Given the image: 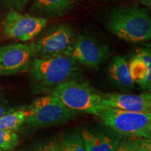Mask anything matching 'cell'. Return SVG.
Listing matches in <instances>:
<instances>
[{
  "label": "cell",
  "instance_id": "cell-1",
  "mask_svg": "<svg viewBox=\"0 0 151 151\" xmlns=\"http://www.w3.org/2000/svg\"><path fill=\"white\" fill-rule=\"evenodd\" d=\"M30 73L39 89L50 91L63 83L77 81L82 75L78 62L66 55L35 58Z\"/></svg>",
  "mask_w": 151,
  "mask_h": 151
},
{
  "label": "cell",
  "instance_id": "cell-2",
  "mask_svg": "<svg viewBox=\"0 0 151 151\" xmlns=\"http://www.w3.org/2000/svg\"><path fill=\"white\" fill-rule=\"evenodd\" d=\"M106 28L113 35L129 42L147 41L151 37L148 11L136 6L113 9L107 18Z\"/></svg>",
  "mask_w": 151,
  "mask_h": 151
},
{
  "label": "cell",
  "instance_id": "cell-3",
  "mask_svg": "<svg viewBox=\"0 0 151 151\" xmlns=\"http://www.w3.org/2000/svg\"><path fill=\"white\" fill-rule=\"evenodd\" d=\"M25 109L27 115L24 123L34 129L65 124L81 113L52 94L37 98Z\"/></svg>",
  "mask_w": 151,
  "mask_h": 151
},
{
  "label": "cell",
  "instance_id": "cell-4",
  "mask_svg": "<svg viewBox=\"0 0 151 151\" xmlns=\"http://www.w3.org/2000/svg\"><path fill=\"white\" fill-rule=\"evenodd\" d=\"M50 94L73 110L97 117L106 108L102 103L100 92L94 90L86 82L73 81L63 83L50 90Z\"/></svg>",
  "mask_w": 151,
  "mask_h": 151
},
{
  "label": "cell",
  "instance_id": "cell-5",
  "mask_svg": "<svg viewBox=\"0 0 151 151\" xmlns=\"http://www.w3.org/2000/svg\"><path fill=\"white\" fill-rule=\"evenodd\" d=\"M99 118L121 136L150 139L151 113L132 112L106 106Z\"/></svg>",
  "mask_w": 151,
  "mask_h": 151
},
{
  "label": "cell",
  "instance_id": "cell-6",
  "mask_svg": "<svg viewBox=\"0 0 151 151\" xmlns=\"http://www.w3.org/2000/svg\"><path fill=\"white\" fill-rule=\"evenodd\" d=\"M74 29L66 23L43 29L29 43L35 58L64 55L76 39Z\"/></svg>",
  "mask_w": 151,
  "mask_h": 151
},
{
  "label": "cell",
  "instance_id": "cell-7",
  "mask_svg": "<svg viewBox=\"0 0 151 151\" xmlns=\"http://www.w3.org/2000/svg\"><path fill=\"white\" fill-rule=\"evenodd\" d=\"M48 18L11 10L2 22L4 35L20 41L32 40L46 27Z\"/></svg>",
  "mask_w": 151,
  "mask_h": 151
},
{
  "label": "cell",
  "instance_id": "cell-8",
  "mask_svg": "<svg viewBox=\"0 0 151 151\" xmlns=\"http://www.w3.org/2000/svg\"><path fill=\"white\" fill-rule=\"evenodd\" d=\"M109 54V47L99 43L91 36L79 35L64 55L71 57L79 64L98 69L106 60Z\"/></svg>",
  "mask_w": 151,
  "mask_h": 151
},
{
  "label": "cell",
  "instance_id": "cell-9",
  "mask_svg": "<svg viewBox=\"0 0 151 151\" xmlns=\"http://www.w3.org/2000/svg\"><path fill=\"white\" fill-rule=\"evenodd\" d=\"M34 59L29 44L18 43L0 46V76L29 70Z\"/></svg>",
  "mask_w": 151,
  "mask_h": 151
},
{
  "label": "cell",
  "instance_id": "cell-10",
  "mask_svg": "<svg viewBox=\"0 0 151 151\" xmlns=\"http://www.w3.org/2000/svg\"><path fill=\"white\" fill-rule=\"evenodd\" d=\"M102 103L106 106L121 110L151 113V94H130L100 92Z\"/></svg>",
  "mask_w": 151,
  "mask_h": 151
},
{
  "label": "cell",
  "instance_id": "cell-11",
  "mask_svg": "<svg viewBox=\"0 0 151 151\" xmlns=\"http://www.w3.org/2000/svg\"><path fill=\"white\" fill-rule=\"evenodd\" d=\"M81 136L86 151H113L121 135L109 130L83 129Z\"/></svg>",
  "mask_w": 151,
  "mask_h": 151
},
{
  "label": "cell",
  "instance_id": "cell-12",
  "mask_svg": "<svg viewBox=\"0 0 151 151\" xmlns=\"http://www.w3.org/2000/svg\"><path fill=\"white\" fill-rule=\"evenodd\" d=\"M76 0H34L31 12L36 16L53 18L62 16L70 11Z\"/></svg>",
  "mask_w": 151,
  "mask_h": 151
},
{
  "label": "cell",
  "instance_id": "cell-13",
  "mask_svg": "<svg viewBox=\"0 0 151 151\" xmlns=\"http://www.w3.org/2000/svg\"><path fill=\"white\" fill-rule=\"evenodd\" d=\"M111 78L116 83L125 88L134 87V81L130 76L128 63L122 56H116L113 58L109 67Z\"/></svg>",
  "mask_w": 151,
  "mask_h": 151
},
{
  "label": "cell",
  "instance_id": "cell-14",
  "mask_svg": "<svg viewBox=\"0 0 151 151\" xmlns=\"http://www.w3.org/2000/svg\"><path fill=\"white\" fill-rule=\"evenodd\" d=\"M27 115V109L24 108L17 109L0 116V129L18 131L25 122Z\"/></svg>",
  "mask_w": 151,
  "mask_h": 151
},
{
  "label": "cell",
  "instance_id": "cell-15",
  "mask_svg": "<svg viewBox=\"0 0 151 151\" xmlns=\"http://www.w3.org/2000/svg\"><path fill=\"white\" fill-rule=\"evenodd\" d=\"M58 141L61 151H86L81 134L76 132L65 134Z\"/></svg>",
  "mask_w": 151,
  "mask_h": 151
},
{
  "label": "cell",
  "instance_id": "cell-16",
  "mask_svg": "<svg viewBox=\"0 0 151 151\" xmlns=\"http://www.w3.org/2000/svg\"><path fill=\"white\" fill-rule=\"evenodd\" d=\"M128 68L130 76L134 82L139 83L141 80L144 78L145 75L148 69H151V67H147L146 64L140 58L134 55L130 59Z\"/></svg>",
  "mask_w": 151,
  "mask_h": 151
},
{
  "label": "cell",
  "instance_id": "cell-17",
  "mask_svg": "<svg viewBox=\"0 0 151 151\" xmlns=\"http://www.w3.org/2000/svg\"><path fill=\"white\" fill-rule=\"evenodd\" d=\"M19 143V136L16 132L0 129V149L10 151L14 150Z\"/></svg>",
  "mask_w": 151,
  "mask_h": 151
},
{
  "label": "cell",
  "instance_id": "cell-18",
  "mask_svg": "<svg viewBox=\"0 0 151 151\" xmlns=\"http://www.w3.org/2000/svg\"><path fill=\"white\" fill-rule=\"evenodd\" d=\"M21 151H61L58 141L55 139L32 143Z\"/></svg>",
  "mask_w": 151,
  "mask_h": 151
},
{
  "label": "cell",
  "instance_id": "cell-19",
  "mask_svg": "<svg viewBox=\"0 0 151 151\" xmlns=\"http://www.w3.org/2000/svg\"><path fill=\"white\" fill-rule=\"evenodd\" d=\"M140 138L121 136L118 144L113 151H134Z\"/></svg>",
  "mask_w": 151,
  "mask_h": 151
},
{
  "label": "cell",
  "instance_id": "cell-20",
  "mask_svg": "<svg viewBox=\"0 0 151 151\" xmlns=\"http://www.w3.org/2000/svg\"><path fill=\"white\" fill-rule=\"evenodd\" d=\"M29 0H2L3 3L11 10L20 11L26 6Z\"/></svg>",
  "mask_w": 151,
  "mask_h": 151
},
{
  "label": "cell",
  "instance_id": "cell-21",
  "mask_svg": "<svg viewBox=\"0 0 151 151\" xmlns=\"http://www.w3.org/2000/svg\"><path fill=\"white\" fill-rule=\"evenodd\" d=\"M136 55L146 64L147 67H151V53L149 49L141 48L138 50Z\"/></svg>",
  "mask_w": 151,
  "mask_h": 151
},
{
  "label": "cell",
  "instance_id": "cell-22",
  "mask_svg": "<svg viewBox=\"0 0 151 151\" xmlns=\"http://www.w3.org/2000/svg\"><path fill=\"white\" fill-rule=\"evenodd\" d=\"M134 151H151L150 139L140 138Z\"/></svg>",
  "mask_w": 151,
  "mask_h": 151
},
{
  "label": "cell",
  "instance_id": "cell-23",
  "mask_svg": "<svg viewBox=\"0 0 151 151\" xmlns=\"http://www.w3.org/2000/svg\"><path fill=\"white\" fill-rule=\"evenodd\" d=\"M16 109H17L16 108L9 109L8 107L5 106L1 104H0V116H3V115L6 114V113H8L11 112V111H14L15 110H16Z\"/></svg>",
  "mask_w": 151,
  "mask_h": 151
},
{
  "label": "cell",
  "instance_id": "cell-24",
  "mask_svg": "<svg viewBox=\"0 0 151 151\" xmlns=\"http://www.w3.org/2000/svg\"><path fill=\"white\" fill-rule=\"evenodd\" d=\"M141 4L146 6L150 7L151 5V0H139Z\"/></svg>",
  "mask_w": 151,
  "mask_h": 151
},
{
  "label": "cell",
  "instance_id": "cell-25",
  "mask_svg": "<svg viewBox=\"0 0 151 151\" xmlns=\"http://www.w3.org/2000/svg\"><path fill=\"white\" fill-rule=\"evenodd\" d=\"M0 151H2V150H1V149H0Z\"/></svg>",
  "mask_w": 151,
  "mask_h": 151
}]
</instances>
